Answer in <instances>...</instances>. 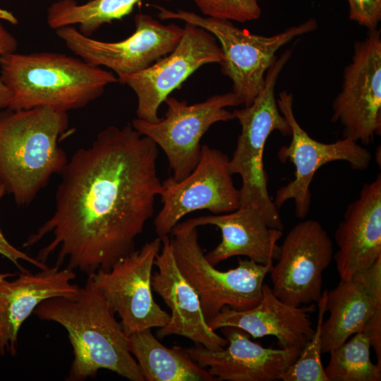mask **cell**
Listing matches in <instances>:
<instances>
[{
  "label": "cell",
  "instance_id": "obj_1",
  "mask_svg": "<svg viewBox=\"0 0 381 381\" xmlns=\"http://www.w3.org/2000/svg\"><path fill=\"white\" fill-rule=\"evenodd\" d=\"M158 146L128 123L109 126L92 143L78 150L63 170L52 216L28 236L23 247L46 236L50 242L37 259L90 276L108 270L135 250L136 238L153 216L162 181Z\"/></svg>",
  "mask_w": 381,
  "mask_h": 381
},
{
  "label": "cell",
  "instance_id": "obj_2",
  "mask_svg": "<svg viewBox=\"0 0 381 381\" xmlns=\"http://www.w3.org/2000/svg\"><path fill=\"white\" fill-rule=\"evenodd\" d=\"M33 313L68 332L74 357L66 380L83 381L106 369L131 381H145L115 311L89 277L75 294L44 300Z\"/></svg>",
  "mask_w": 381,
  "mask_h": 381
},
{
  "label": "cell",
  "instance_id": "obj_3",
  "mask_svg": "<svg viewBox=\"0 0 381 381\" xmlns=\"http://www.w3.org/2000/svg\"><path fill=\"white\" fill-rule=\"evenodd\" d=\"M0 70V80L11 94L7 109L13 111L47 107L68 112L87 106L107 85L119 83L111 71L57 52L1 55Z\"/></svg>",
  "mask_w": 381,
  "mask_h": 381
},
{
  "label": "cell",
  "instance_id": "obj_4",
  "mask_svg": "<svg viewBox=\"0 0 381 381\" xmlns=\"http://www.w3.org/2000/svg\"><path fill=\"white\" fill-rule=\"evenodd\" d=\"M0 113V181L18 206L30 204L68 158L59 138L67 112L47 107Z\"/></svg>",
  "mask_w": 381,
  "mask_h": 381
},
{
  "label": "cell",
  "instance_id": "obj_5",
  "mask_svg": "<svg viewBox=\"0 0 381 381\" xmlns=\"http://www.w3.org/2000/svg\"><path fill=\"white\" fill-rule=\"evenodd\" d=\"M283 66L274 62L267 71L263 85L248 107L233 111L241 125V133L231 159V174H238L242 181L240 206L250 204L262 214L267 225L282 230L284 224L279 209L271 199L263 163L265 143L274 131L291 135L290 124L282 114L274 95L275 85Z\"/></svg>",
  "mask_w": 381,
  "mask_h": 381
},
{
  "label": "cell",
  "instance_id": "obj_6",
  "mask_svg": "<svg viewBox=\"0 0 381 381\" xmlns=\"http://www.w3.org/2000/svg\"><path fill=\"white\" fill-rule=\"evenodd\" d=\"M153 6L162 20H183L204 28L216 37L223 54L222 73L232 81V92L244 107L250 105L260 91L266 72L277 58V52L318 26L317 20L310 18L274 35L262 36L241 29L229 20L203 17L181 9L171 11L159 5Z\"/></svg>",
  "mask_w": 381,
  "mask_h": 381
},
{
  "label": "cell",
  "instance_id": "obj_7",
  "mask_svg": "<svg viewBox=\"0 0 381 381\" xmlns=\"http://www.w3.org/2000/svg\"><path fill=\"white\" fill-rule=\"evenodd\" d=\"M170 234L177 266L197 292L207 321L225 306L244 310L260 302L264 279L273 263L262 265L239 258L236 267L220 271L206 258L198 227L179 222Z\"/></svg>",
  "mask_w": 381,
  "mask_h": 381
},
{
  "label": "cell",
  "instance_id": "obj_8",
  "mask_svg": "<svg viewBox=\"0 0 381 381\" xmlns=\"http://www.w3.org/2000/svg\"><path fill=\"white\" fill-rule=\"evenodd\" d=\"M164 117L155 123L135 119L132 126L152 139L166 155L176 180L188 176L200 157V140L210 126L234 119L230 107L241 104L233 92L212 95L205 101L188 104L186 100L168 97Z\"/></svg>",
  "mask_w": 381,
  "mask_h": 381
},
{
  "label": "cell",
  "instance_id": "obj_9",
  "mask_svg": "<svg viewBox=\"0 0 381 381\" xmlns=\"http://www.w3.org/2000/svg\"><path fill=\"white\" fill-rule=\"evenodd\" d=\"M229 159L220 150L202 145L198 163L188 176L181 180L170 176L162 181V207L154 219L157 237L169 236L193 212L207 210L219 214L240 207V190L234 186Z\"/></svg>",
  "mask_w": 381,
  "mask_h": 381
},
{
  "label": "cell",
  "instance_id": "obj_10",
  "mask_svg": "<svg viewBox=\"0 0 381 381\" xmlns=\"http://www.w3.org/2000/svg\"><path fill=\"white\" fill-rule=\"evenodd\" d=\"M282 114L291 128V140L277 152L282 163L290 162L295 167L294 178L277 191L274 203L279 209L286 201L293 200L296 216L303 219L311 204L310 186L316 171L324 164L344 161L351 169H368L372 155L358 142L343 138L332 143H324L312 138L298 123L293 110V96L286 91L279 92L277 99Z\"/></svg>",
  "mask_w": 381,
  "mask_h": 381
},
{
  "label": "cell",
  "instance_id": "obj_11",
  "mask_svg": "<svg viewBox=\"0 0 381 381\" xmlns=\"http://www.w3.org/2000/svg\"><path fill=\"white\" fill-rule=\"evenodd\" d=\"M162 238L145 243L121 259L109 270L88 276L96 289L120 318L127 337L139 331L162 327L170 314L155 301L152 271Z\"/></svg>",
  "mask_w": 381,
  "mask_h": 381
},
{
  "label": "cell",
  "instance_id": "obj_12",
  "mask_svg": "<svg viewBox=\"0 0 381 381\" xmlns=\"http://www.w3.org/2000/svg\"><path fill=\"white\" fill-rule=\"evenodd\" d=\"M381 32L368 30L354 43L351 61L344 71L340 92L332 103V122L342 136L368 145L381 134Z\"/></svg>",
  "mask_w": 381,
  "mask_h": 381
},
{
  "label": "cell",
  "instance_id": "obj_13",
  "mask_svg": "<svg viewBox=\"0 0 381 381\" xmlns=\"http://www.w3.org/2000/svg\"><path fill=\"white\" fill-rule=\"evenodd\" d=\"M134 20V32L119 42L93 39L74 26L58 28L56 34L78 57L111 69L119 78L143 71L171 52L183 33L179 25H164L148 14L138 13Z\"/></svg>",
  "mask_w": 381,
  "mask_h": 381
},
{
  "label": "cell",
  "instance_id": "obj_14",
  "mask_svg": "<svg viewBox=\"0 0 381 381\" xmlns=\"http://www.w3.org/2000/svg\"><path fill=\"white\" fill-rule=\"evenodd\" d=\"M223 54L216 37L202 28L185 23L176 48L145 69L118 78L137 96V118L159 121V108L176 89L200 67L221 64Z\"/></svg>",
  "mask_w": 381,
  "mask_h": 381
},
{
  "label": "cell",
  "instance_id": "obj_15",
  "mask_svg": "<svg viewBox=\"0 0 381 381\" xmlns=\"http://www.w3.org/2000/svg\"><path fill=\"white\" fill-rule=\"evenodd\" d=\"M279 247L277 262L269 271L273 294L294 306L318 302L323 272L334 256L327 231L315 219L303 220L289 231Z\"/></svg>",
  "mask_w": 381,
  "mask_h": 381
},
{
  "label": "cell",
  "instance_id": "obj_16",
  "mask_svg": "<svg viewBox=\"0 0 381 381\" xmlns=\"http://www.w3.org/2000/svg\"><path fill=\"white\" fill-rule=\"evenodd\" d=\"M228 343L219 350L202 346L183 349L187 355L217 381H274L298 358L303 348H265L250 340L245 331L222 328Z\"/></svg>",
  "mask_w": 381,
  "mask_h": 381
},
{
  "label": "cell",
  "instance_id": "obj_17",
  "mask_svg": "<svg viewBox=\"0 0 381 381\" xmlns=\"http://www.w3.org/2000/svg\"><path fill=\"white\" fill-rule=\"evenodd\" d=\"M161 238V248L154 262L157 272L152 275L151 283L171 313L168 322L157 331L158 337L179 335L210 350L225 347L227 339L208 325L197 292L179 270L169 236Z\"/></svg>",
  "mask_w": 381,
  "mask_h": 381
},
{
  "label": "cell",
  "instance_id": "obj_18",
  "mask_svg": "<svg viewBox=\"0 0 381 381\" xmlns=\"http://www.w3.org/2000/svg\"><path fill=\"white\" fill-rule=\"evenodd\" d=\"M32 274L20 271L0 273V355L17 353L18 335L23 323L43 301L55 296L75 294L79 286L71 282L73 270L49 267Z\"/></svg>",
  "mask_w": 381,
  "mask_h": 381
},
{
  "label": "cell",
  "instance_id": "obj_19",
  "mask_svg": "<svg viewBox=\"0 0 381 381\" xmlns=\"http://www.w3.org/2000/svg\"><path fill=\"white\" fill-rule=\"evenodd\" d=\"M334 254L340 279H349L381 258V174L365 183L339 223Z\"/></svg>",
  "mask_w": 381,
  "mask_h": 381
},
{
  "label": "cell",
  "instance_id": "obj_20",
  "mask_svg": "<svg viewBox=\"0 0 381 381\" xmlns=\"http://www.w3.org/2000/svg\"><path fill=\"white\" fill-rule=\"evenodd\" d=\"M329 316L321 327L322 353H329L353 334L365 332L381 313V258L349 279L327 291Z\"/></svg>",
  "mask_w": 381,
  "mask_h": 381
},
{
  "label": "cell",
  "instance_id": "obj_21",
  "mask_svg": "<svg viewBox=\"0 0 381 381\" xmlns=\"http://www.w3.org/2000/svg\"><path fill=\"white\" fill-rule=\"evenodd\" d=\"M313 306H294L279 299L268 284H263L262 297L254 307L237 310L224 307L207 321L214 331L224 327L239 328L253 339L274 336L281 348H303L313 337L310 313Z\"/></svg>",
  "mask_w": 381,
  "mask_h": 381
},
{
  "label": "cell",
  "instance_id": "obj_22",
  "mask_svg": "<svg viewBox=\"0 0 381 381\" xmlns=\"http://www.w3.org/2000/svg\"><path fill=\"white\" fill-rule=\"evenodd\" d=\"M183 222L193 227L213 225L220 229V243L205 254L214 266L234 256H246L262 265L273 263L279 257L277 241L283 234L282 230L270 227L250 204L241 205L230 212L200 216Z\"/></svg>",
  "mask_w": 381,
  "mask_h": 381
},
{
  "label": "cell",
  "instance_id": "obj_23",
  "mask_svg": "<svg viewBox=\"0 0 381 381\" xmlns=\"http://www.w3.org/2000/svg\"><path fill=\"white\" fill-rule=\"evenodd\" d=\"M128 344L145 381H216L183 349L164 346L151 329L128 336Z\"/></svg>",
  "mask_w": 381,
  "mask_h": 381
},
{
  "label": "cell",
  "instance_id": "obj_24",
  "mask_svg": "<svg viewBox=\"0 0 381 381\" xmlns=\"http://www.w3.org/2000/svg\"><path fill=\"white\" fill-rule=\"evenodd\" d=\"M140 1L91 0L78 4L75 0H60L48 8L47 21L54 30L78 25L80 33L91 37L104 24L129 15Z\"/></svg>",
  "mask_w": 381,
  "mask_h": 381
},
{
  "label": "cell",
  "instance_id": "obj_25",
  "mask_svg": "<svg viewBox=\"0 0 381 381\" xmlns=\"http://www.w3.org/2000/svg\"><path fill=\"white\" fill-rule=\"evenodd\" d=\"M368 335L359 332L329 352L325 372L329 381H380L381 367L370 358Z\"/></svg>",
  "mask_w": 381,
  "mask_h": 381
},
{
  "label": "cell",
  "instance_id": "obj_26",
  "mask_svg": "<svg viewBox=\"0 0 381 381\" xmlns=\"http://www.w3.org/2000/svg\"><path fill=\"white\" fill-rule=\"evenodd\" d=\"M327 290L322 291L318 303L316 329L294 363L281 375L282 381H329L321 361V327L326 310Z\"/></svg>",
  "mask_w": 381,
  "mask_h": 381
},
{
  "label": "cell",
  "instance_id": "obj_27",
  "mask_svg": "<svg viewBox=\"0 0 381 381\" xmlns=\"http://www.w3.org/2000/svg\"><path fill=\"white\" fill-rule=\"evenodd\" d=\"M202 14L214 18L245 23L258 19V0H193Z\"/></svg>",
  "mask_w": 381,
  "mask_h": 381
},
{
  "label": "cell",
  "instance_id": "obj_28",
  "mask_svg": "<svg viewBox=\"0 0 381 381\" xmlns=\"http://www.w3.org/2000/svg\"><path fill=\"white\" fill-rule=\"evenodd\" d=\"M349 17L368 30L377 29L381 20V0H347Z\"/></svg>",
  "mask_w": 381,
  "mask_h": 381
},
{
  "label": "cell",
  "instance_id": "obj_29",
  "mask_svg": "<svg viewBox=\"0 0 381 381\" xmlns=\"http://www.w3.org/2000/svg\"><path fill=\"white\" fill-rule=\"evenodd\" d=\"M6 193V188L0 181V202L3 196ZM0 254L11 261L20 271H25L21 266L20 260L26 261L40 270H45L49 267L46 263L42 262L37 258H34L20 250L11 245L5 238L0 229Z\"/></svg>",
  "mask_w": 381,
  "mask_h": 381
},
{
  "label": "cell",
  "instance_id": "obj_30",
  "mask_svg": "<svg viewBox=\"0 0 381 381\" xmlns=\"http://www.w3.org/2000/svg\"><path fill=\"white\" fill-rule=\"evenodd\" d=\"M18 40L0 22V56L16 52ZM11 100V94L0 80V111L8 108Z\"/></svg>",
  "mask_w": 381,
  "mask_h": 381
},
{
  "label": "cell",
  "instance_id": "obj_31",
  "mask_svg": "<svg viewBox=\"0 0 381 381\" xmlns=\"http://www.w3.org/2000/svg\"><path fill=\"white\" fill-rule=\"evenodd\" d=\"M0 19L6 20L11 24L16 25L18 23L17 18L12 13L0 8Z\"/></svg>",
  "mask_w": 381,
  "mask_h": 381
}]
</instances>
